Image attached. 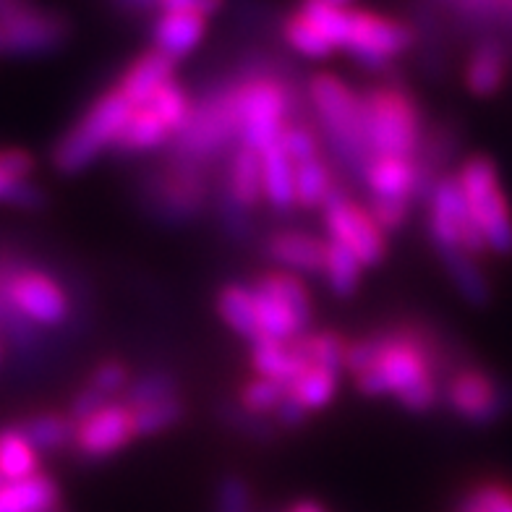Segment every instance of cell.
Returning <instances> with one entry per match:
<instances>
[{
  "label": "cell",
  "instance_id": "obj_1",
  "mask_svg": "<svg viewBox=\"0 0 512 512\" xmlns=\"http://www.w3.org/2000/svg\"><path fill=\"white\" fill-rule=\"evenodd\" d=\"M311 118L322 134L324 152L343 176L361 181L366 162L371 160L364 131V108L361 95L351 89L340 76L319 74L311 76L306 87Z\"/></svg>",
  "mask_w": 512,
  "mask_h": 512
},
{
  "label": "cell",
  "instance_id": "obj_2",
  "mask_svg": "<svg viewBox=\"0 0 512 512\" xmlns=\"http://www.w3.org/2000/svg\"><path fill=\"white\" fill-rule=\"evenodd\" d=\"M361 95L371 157H418L426 126L421 102L400 81L371 84Z\"/></svg>",
  "mask_w": 512,
  "mask_h": 512
},
{
  "label": "cell",
  "instance_id": "obj_3",
  "mask_svg": "<svg viewBox=\"0 0 512 512\" xmlns=\"http://www.w3.org/2000/svg\"><path fill=\"white\" fill-rule=\"evenodd\" d=\"M228 92L238 121V144L256 152L275 144L285 123L298 115L296 89L270 68H254L228 81Z\"/></svg>",
  "mask_w": 512,
  "mask_h": 512
},
{
  "label": "cell",
  "instance_id": "obj_4",
  "mask_svg": "<svg viewBox=\"0 0 512 512\" xmlns=\"http://www.w3.org/2000/svg\"><path fill=\"white\" fill-rule=\"evenodd\" d=\"M134 110V105L118 89H105L102 95L89 102V108L79 121L58 139L53 149V168L61 176L84 173L108 149L115 147Z\"/></svg>",
  "mask_w": 512,
  "mask_h": 512
},
{
  "label": "cell",
  "instance_id": "obj_5",
  "mask_svg": "<svg viewBox=\"0 0 512 512\" xmlns=\"http://www.w3.org/2000/svg\"><path fill=\"white\" fill-rule=\"evenodd\" d=\"M468 212L481 228L489 254L512 256V204L492 157L471 155L455 173Z\"/></svg>",
  "mask_w": 512,
  "mask_h": 512
},
{
  "label": "cell",
  "instance_id": "obj_6",
  "mask_svg": "<svg viewBox=\"0 0 512 512\" xmlns=\"http://www.w3.org/2000/svg\"><path fill=\"white\" fill-rule=\"evenodd\" d=\"M450 413L471 426H492L512 411V384L476 364H460L442 384Z\"/></svg>",
  "mask_w": 512,
  "mask_h": 512
},
{
  "label": "cell",
  "instance_id": "obj_7",
  "mask_svg": "<svg viewBox=\"0 0 512 512\" xmlns=\"http://www.w3.org/2000/svg\"><path fill=\"white\" fill-rule=\"evenodd\" d=\"M209 168L168 157L144 186V204L165 223H191L209 202Z\"/></svg>",
  "mask_w": 512,
  "mask_h": 512
},
{
  "label": "cell",
  "instance_id": "obj_8",
  "mask_svg": "<svg viewBox=\"0 0 512 512\" xmlns=\"http://www.w3.org/2000/svg\"><path fill=\"white\" fill-rule=\"evenodd\" d=\"M426 204H429L426 207L429 209L426 233H429V241L437 249V254L465 251V254L476 256V259L489 256L484 233H481V228L468 212V204H465V196L460 191L455 173L439 178Z\"/></svg>",
  "mask_w": 512,
  "mask_h": 512
},
{
  "label": "cell",
  "instance_id": "obj_9",
  "mask_svg": "<svg viewBox=\"0 0 512 512\" xmlns=\"http://www.w3.org/2000/svg\"><path fill=\"white\" fill-rule=\"evenodd\" d=\"M322 223L327 238L351 251L364 270H374L387 259L390 236L371 217L369 207L356 202L348 189L332 191L322 207Z\"/></svg>",
  "mask_w": 512,
  "mask_h": 512
},
{
  "label": "cell",
  "instance_id": "obj_10",
  "mask_svg": "<svg viewBox=\"0 0 512 512\" xmlns=\"http://www.w3.org/2000/svg\"><path fill=\"white\" fill-rule=\"evenodd\" d=\"M3 55L11 58H45L58 53L68 42L71 21L53 8L37 6L34 0H21L0 11Z\"/></svg>",
  "mask_w": 512,
  "mask_h": 512
},
{
  "label": "cell",
  "instance_id": "obj_11",
  "mask_svg": "<svg viewBox=\"0 0 512 512\" xmlns=\"http://www.w3.org/2000/svg\"><path fill=\"white\" fill-rule=\"evenodd\" d=\"M0 293L32 327H63L71 319V298L53 275L32 267L0 270Z\"/></svg>",
  "mask_w": 512,
  "mask_h": 512
},
{
  "label": "cell",
  "instance_id": "obj_12",
  "mask_svg": "<svg viewBox=\"0 0 512 512\" xmlns=\"http://www.w3.org/2000/svg\"><path fill=\"white\" fill-rule=\"evenodd\" d=\"M413 42H416V32L405 21L351 8V29H348L343 50L358 66L369 71H384L395 58L408 53Z\"/></svg>",
  "mask_w": 512,
  "mask_h": 512
},
{
  "label": "cell",
  "instance_id": "obj_13",
  "mask_svg": "<svg viewBox=\"0 0 512 512\" xmlns=\"http://www.w3.org/2000/svg\"><path fill=\"white\" fill-rule=\"evenodd\" d=\"M134 439V411L121 400H113L105 408H100L95 416L76 424L71 450L87 463H100V460L115 458L118 452L131 447Z\"/></svg>",
  "mask_w": 512,
  "mask_h": 512
},
{
  "label": "cell",
  "instance_id": "obj_14",
  "mask_svg": "<svg viewBox=\"0 0 512 512\" xmlns=\"http://www.w3.org/2000/svg\"><path fill=\"white\" fill-rule=\"evenodd\" d=\"M361 183L369 199H398V202H421L426 199L418 157H371L366 162Z\"/></svg>",
  "mask_w": 512,
  "mask_h": 512
},
{
  "label": "cell",
  "instance_id": "obj_15",
  "mask_svg": "<svg viewBox=\"0 0 512 512\" xmlns=\"http://www.w3.org/2000/svg\"><path fill=\"white\" fill-rule=\"evenodd\" d=\"M264 254L275 267L296 275H322L324 238L301 228H277L264 238Z\"/></svg>",
  "mask_w": 512,
  "mask_h": 512
},
{
  "label": "cell",
  "instance_id": "obj_16",
  "mask_svg": "<svg viewBox=\"0 0 512 512\" xmlns=\"http://www.w3.org/2000/svg\"><path fill=\"white\" fill-rule=\"evenodd\" d=\"M507 74H510L507 42L499 40V37H481L468 53V61H465V89L473 97L486 100V97H494L499 89L505 87Z\"/></svg>",
  "mask_w": 512,
  "mask_h": 512
},
{
  "label": "cell",
  "instance_id": "obj_17",
  "mask_svg": "<svg viewBox=\"0 0 512 512\" xmlns=\"http://www.w3.org/2000/svg\"><path fill=\"white\" fill-rule=\"evenodd\" d=\"M223 199L249 215L264 202L262 160L256 149L238 144L228 155L223 168Z\"/></svg>",
  "mask_w": 512,
  "mask_h": 512
},
{
  "label": "cell",
  "instance_id": "obj_18",
  "mask_svg": "<svg viewBox=\"0 0 512 512\" xmlns=\"http://www.w3.org/2000/svg\"><path fill=\"white\" fill-rule=\"evenodd\" d=\"M170 79H176V63L165 58L157 50H144L142 55H136L134 61L123 68V74L118 76L115 89L126 97L134 108H144L152 95L162 84H168Z\"/></svg>",
  "mask_w": 512,
  "mask_h": 512
},
{
  "label": "cell",
  "instance_id": "obj_19",
  "mask_svg": "<svg viewBox=\"0 0 512 512\" xmlns=\"http://www.w3.org/2000/svg\"><path fill=\"white\" fill-rule=\"evenodd\" d=\"M149 37L152 50L173 63L186 61L207 37V19L196 14H160L149 27Z\"/></svg>",
  "mask_w": 512,
  "mask_h": 512
},
{
  "label": "cell",
  "instance_id": "obj_20",
  "mask_svg": "<svg viewBox=\"0 0 512 512\" xmlns=\"http://www.w3.org/2000/svg\"><path fill=\"white\" fill-rule=\"evenodd\" d=\"M249 364L254 377L272 379L283 387H290L293 379L306 369V361L298 356L296 345L270 340V337H259L251 343Z\"/></svg>",
  "mask_w": 512,
  "mask_h": 512
},
{
  "label": "cell",
  "instance_id": "obj_21",
  "mask_svg": "<svg viewBox=\"0 0 512 512\" xmlns=\"http://www.w3.org/2000/svg\"><path fill=\"white\" fill-rule=\"evenodd\" d=\"M262 160V191L264 202L275 212L296 209V165L288 160L280 144H270L259 152Z\"/></svg>",
  "mask_w": 512,
  "mask_h": 512
},
{
  "label": "cell",
  "instance_id": "obj_22",
  "mask_svg": "<svg viewBox=\"0 0 512 512\" xmlns=\"http://www.w3.org/2000/svg\"><path fill=\"white\" fill-rule=\"evenodd\" d=\"M217 317L223 319V324L230 332H236L241 340L254 343L259 340V319H256V304L254 290L251 285L243 283H225L217 290L215 296Z\"/></svg>",
  "mask_w": 512,
  "mask_h": 512
},
{
  "label": "cell",
  "instance_id": "obj_23",
  "mask_svg": "<svg viewBox=\"0 0 512 512\" xmlns=\"http://www.w3.org/2000/svg\"><path fill=\"white\" fill-rule=\"evenodd\" d=\"M58 502L61 489L48 473H34L0 489V512H53Z\"/></svg>",
  "mask_w": 512,
  "mask_h": 512
},
{
  "label": "cell",
  "instance_id": "obj_24",
  "mask_svg": "<svg viewBox=\"0 0 512 512\" xmlns=\"http://www.w3.org/2000/svg\"><path fill=\"white\" fill-rule=\"evenodd\" d=\"M345 189L340 186V170L332 165L327 155L317 160L296 165V207L298 209H322L332 191Z\"/></svg>",
  "mask_w": 512,
  "mask_h": 512
},
{
  "label": "cell",
  "instance_id": "obj_25",
  "mask_svg": "<svg viewBox=\"0 0 512 512\" xmlns=\"http://www.w3.org/2000/svg\"><path fill=\"white\" fill-rule=\"evenodd\" d=\"M439 259L445 264L450 283L458 288V293L468 304L481 309L492 301V283L481 267V259L465 254V251H445V254H439Z\"/></svg>",
  "mask_w": 512,
  "mask_h": 512
},
{
  "label": "cell",
  "instance_id": "obj_26",
  "mask_svg": "<svg viewBox=\"0 0 512 512\" xmlns=\"http://www.w3.org/2000/svg\"><path fill=\"white\" fill-rule=\"evenodd\" d=\"M170 139H173L170 128L160 121L155 110L136 108L113 149L121 155H147V152L165 147Z\"/></svg>",
  "mask_w": 512,
  "mask_h": 512
},
{
  "label": "cell",
  "instance_id": "obj_27",
  "mask_svg": "<svg viewBox=\"0 0 512 512\" xmlns=\"http://www.w3.org/2000/svg\"><path fill=\"white\" fill-rule=\"evenodd\" d=\"M251 288L262 290L267 296H275L277 301L288 304L306 324H311V319H314V298H311V290L304 277L296 275V272L272 267V270H264L262 275H256Z\"/></svg>",
  "mask_w": 512,
  "mask_h": 512
},
{
  "label": "cell",
  "instance_id": "obj_28",
  "mask_svg": "<svg viewBox=\"0 0 512 512\" xmlns=\"http://www.w3.org/2000/svg\"><path fill=\"white\" fill-rule=\"evenodd\" d=\"M29 445L37 452H63L74 447L76 424L66 411H42L19 424Z\"/></svg>",
  "mask_w": 512,
  "mask_h": 512
},
{
  "label": "cell",
  "instance_id": "obj_29",
  "mask_svg": "<svg viewBox=\"0 0 512 512\" xmlns=\"http://www.w3.org/2000/svg\"><path fill=\"white\" fill-rule=\"evenodd\" d=\"M322 277L327 280V288L335 293L337 298L356 296V290L361 288L364 280V267L358 262L351 251L340 246V243L324 238V264Z\"/></svg>",
  "mask_w": 512,
  "mask_h": 512
},
{
  "label": "cell",
  "instance_id": "obj_30",
  "mask_svg": "<svg viewBox=\"0 0 512 512\" xmlns=\"http://www.w3.org/2000/svg\"><path fill=\"white\" fill-rule=\"evenodd\" d=\"M40 473V452L29 445L19 426L0 429V476L11 481H24Z\"/></svg>",
  "mask_w": 512,
  "mask_h": 512
},
{
  "label": "cell",
  "instance_id": "obj_31",
  "mask_svg": "<svg viewBox=\"0 0 512 512\" xmlns=\"http://www.w3.org/2000/svg\"><path fill=\"white\" fill-rule=\"evenodd\" d=\"M337 390H340V374L324 366H306L293 384L288 387L290 398H296L304 405L306 411H322L335 400Z\"/></svg>",
  "mask_w": 512,
  "mask_h": 512
},
{
  "label": "cell",
  "instance_id": "obj_32",
  "mask_svg": "<svg viewBox=\"0 0 512 512\" xmlns=\"http://www.w3.org/2000/svg\"><path fill=\"white\" fill-rule=\"evenodd\" d=\"M298 356L304 358L306 366H324V369L343 371L345 366V348L348 337H343L337 330H317L304 332L293 340Z\"/></svg>",
  "mask_w": 512,
  "mask_h": 512
},
{
  "label": "cell",
  "instance_id": "obj_33",
  "mask_svg": "<svg viewBox=\"0 0 512 512\" xmlns=\"http://www.w3.org/2000/svg\"><path fill=\"white\" fill-rule=\"evenodd\" d=\"M277 144L283 147V152L288 155V160L293 165H301V162L317 160V157L327 155L317 123H311L304 115H293L285 123L280 136H277Z\"/></svg>",
  "mask_w": 512,
  "mask_h": 512
},
{
  "label": "cell",
  "instance_id": "obj_34",
  "mask_svg": "<svg viewBox=\"0 0 512 512\" xmlns=\"http://www.w3.org/2000/svg\"><path fill=\"white\" fill-rule=\"evenodd\" d=\"M131 411H134L136 439H152L160 437V434H168L170 429H176L183 418H186L189 408H186V400L181 395H176V398L157 400V403L131 408Z\"/></svg>",
  "mask_w": 512,
  "mask_h": 512
},
{
  "label": "cell",
  "instance_id": "obj_35",
  "mask_svg": "<svg viewBox=\"0 0 512 512\" xmlns=\"http://www.w3.org/2000/svg\"><path fill=\"white\" fill-rule=\"evenodd\" d=\"M194 97L186 87H183L178 79H170L168 84H162L157 89L152 100L144 105V108H152L157 115H160V121L170 128V134L176 136L178 131H183V126L189 123L191 113H194Z\"/></svg>",
  "mask_w": 512,
  "mask_h": 512
},
{
  "label": "cell",
  "instance_id": "obj_36",
  "mask_svg": "<svg viewBox=\"0 0 512 512\" xmlns=\"http://www.w3.org/2000/svg\"><path fill=\"white\" fill-rule=\"evenodd\" d=\"M280 32H283V40L293 53H298L301 58H309V61H327L335 48L330 42L324 40L317 29L311 27L304 16H298L296 11L290 16H285L283 24H280Z\"/></svg>",
  "mask_w": 512,
  "mask_h": 512
},
{
  "label": "cell",
  "instance_id": "obj_37",
  "mask_svg": "<svg viewBox=\"0 0 512 512\" xmlns=\"http://www.w3.org/2000/svg\"><path fill=\"white\" fill-rule=\"evenodd\" d=\"M288 387L264 377H251L238 387V408L251 418H272Z\"/></svg>",
  "mask_w": 512,
  "mask_h": 512
},
{
  "label": "cell",
  "instance_id": "obj_38",
  "mask_svg": "<svg viewBox=\"0 0 512 512\" xmlns=\"http://www.w3.org/2000/svg\"><path fill=\"white\" fill-rule=\"evenodd\" d=\"M176 395H181V384H178V379L173 377L170 371L155 369L134 377V382L128 384V390L123 392L121 403H126L128 408H142V405L176 398Z\"/></svg>",
  "mask_w": 512,
  "mask_h": 512
},
{
  "label": "cell",
  "instance_id": "obj_39",
  "mask_svg": "<svg viewBox=\"0 0 512 512\" xmlns=\"http://www.w3.org/2000/svg\"><path fill=\"white\" fill-rule=\"evenodd\" d=\"M131 382H134V371H131V366H128L126 361H121V358H105V361L92 366L87 379H84L87 387L102 392V395L110 400L123 398V392L128 390V384Z\"/></svg>",
  "mask_w": 512,
  "mask_h": 512
},
{
  "label": "cell",
  "instance_id": "obj_40",
  "mask_svg": "<svg viewBox=\"0 0 512 512\" xmlns=\"http://www.w3.org/2000/svg\"><path fill=\"white\" fill-rule=\"evenodd\" d=\"M369 212L371 217L377 220L379 228L392 236V233H400L408 223V217H411V202H398V199H369Z\"/></svg>",
  "mask_w": 512,
  "mask_h": 512
},
{
  "label": "cell",
  "instance_id": "obj_41",
  "mask_svg": "<svg viewBox=\"0 0 512 512\" xmlns=\"http://www.w3.org/2000/svg\"><path fill=\"white\" fill-rule=\"evenodd\" d=\"M217 512H254L251 486L241 476H225L217 486Z\"/></svg>",
  "mask_w": 512,
  "mask_h": 512
},
{
  "label": "cell",
  "instance_id": "obj_42",
  "mask_svg": "<svg viewBox=\"0 0 512 512\" xmlns=\"http://www.w3.org/2000/svg\"><path fill=\"white\" fill-rule=\"evenodd\" d=\"M0 173L14 183L29 181L34 173V157L24 149H0Z\"/></svg>",
  "mask_w": 512,
  "mask_h": 512
},
{
  "label": "cell",
  "instance_id": "obj_43",
  "mask_svg": "<svg viewBox=\"0 0 512 512\" xmlns=\"http://www.w3.org/2000/svg\"><path fill=\"white\" fill-rule=\"evenodd\" d=\"M225 0H157L160 14H196V16H215L223 11Z\"/></svg>",
  "mask_w": 512,
  "mask_h": 512
},
{
  "label": "cell",
  "instance_id": "obj_44",
  "mask_svg": "<svg viewBox=\"0 0 512 512\" xmlns=\"http://www.w3.org/2000/svg\"><path fill=\"white\" fill-rule=\"evenodd\" d=\"M311 418V413L306 411L304 405L298 403L296 398H290L288 392H285L283 403L277 405V411L272 413V421L275 426H283V429H301L306 426V421Z\"/></svg>",
  "mask_w": 512,
  "mask_h": 512
},
{
  "label": "cell",
  "instance_id": "obj_45",
  "mask_svg": "<svg viewBox=\"0 0 512 512\" xmlns=\"http://www.w3.org/2000/svg\"><path fill=\"white\" fill-rule=\"evenodd\" d=\"M110 6L123 16H149L157 11V0H110Z\"/></svg>",
  "mask_w": 512,
  "mask_h": 512
},
{
  "label": "cell",
  "instance_id": "obj_46",
  "mask_svg": "<svg viewBox=\"0 0 512 512\" xmlns=\"http://www.w3.org/2000/svg\"><path fill=\"white\" fill-rule=\"evenodd\" d=\"M24 183H27V181H24ZM19 186H21V183L8 181V178L0 173V202H3V204L14 202V196H16V191H19Z\"/></svg>",
  "mask_w": 512,
  "mask_h": 512
},
{
  "label": "cell",
  "instance_id": "obj_47",
  "mask_svg": "<svg viewBox=\"0 0 512 512\" xmlns=\"http://www.w3.org/2000/svg\"><path fill=\"white\" fill-rule=\"evenodd\" d=\"M288 512H327L319 502H311V499H301V502H293L288 507Z\"/></svg>",
  "mask_w": 512,
  "mask_h": 512
},
{
  "label": "cell",
  "instance_id": "obj_48",
  "mask_svg": "<svg viewBox=\"0 0 512 512\" xmlns=\"http://www.w3.org/2000/svg\"><path fill=\"white\" fill-rule=\"evenodd\" d=\"M317 3H324V6H332V8H348L353 0H317Z\"/></svg>",
  "mask_w": 512,
  "mask_h": 512
},
{
  "label": "cell",
  "instance_id": "obj_49",
  "mask_svg": "<svg viewBox=\"0 0 512 512\" xmlns=\"http://www.w3.org/2000/svg\"><path fill=\"white\" fill-rule=\"evenodd\" d=\"M458 512H479V510H473V507H471V505H468V502H460Z\"/></svg>",
  "mask_w": 512,
  "mask_h": 512
},
{
  "label": "cell",
  "instance_id": "obj_50",
  "mask_svg": "<svg viewBox=\"0 0 512 512\" xmlns=\"http://www.w3.org/2000/svg\"><path fill=\"white\" fill-rule=\"evenodd\" d=\"M0 55H3V32H0Z\"/></svg>",
  "mask_w": 512,
  "mask_h": 512
},
{
  "label": "cell",
  "instance_id": "obj_51",
  "mask_svg": "<svg viewBox=\"0 0 512 512\" xmlns=\"http://www.w3.org/2000/svg\"><path fill=\"white\" fill-rule=\"evenodd\" d=\"M6 484H8V481L3 479V476H0V489H3V486H6Z\"/></svg>",
  "mask_w": 512,
  "mask_h": 512
}]
</instances>
